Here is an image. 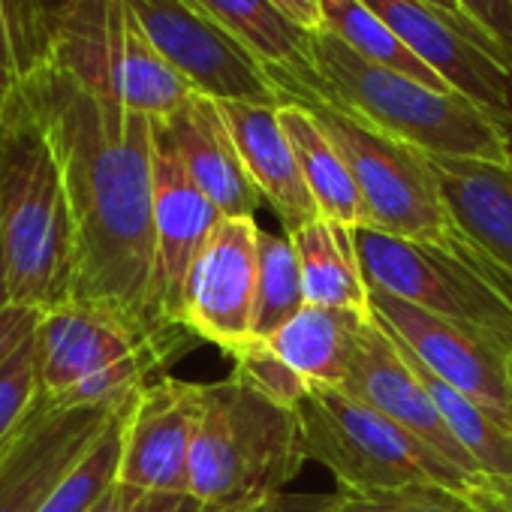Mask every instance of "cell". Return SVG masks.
Listing matches in <instances>:
<instances>
[{
  "instance_id": "obj_1",
  "label": "cell",
  "mask_w": 512,
  "mask_h": 512,
  "mask_svg": "<svg viewBox=\"0 0 512 512\" xmlns=\"http://www.w3.org/2000/svg\"><path fill=\"white\" fill-rule=\"evenodd\" d=\"M22 97L52 145L76 238L73 299L100 302L154 332V130L52 61L22 79Z\"/></svg>"
},
{
  "instance_id": "obj_2",
  "label": "cell",
  "mask_w": 512,
  "mask_h": 512,
  "mask_svg": "<svg viewBox=\"0 0 512 512\" xmlns=\"http://www.w3.org/2000/svg\"><path fill=\"white\" fill-rule=\"evenodd\" d=\"M296 416L308 461L326 467L341 491H443L467 512H512V491L455 467L425 440L341 389H311Z\"/></svg>"
},
{
  "instance_id": "obj_3",
  "label": "cell",
  "mask_w": 512,
  "mask_h": 512,
  "mask_svg": "<svg viewBox=\"0 0 512 512\" xmlns=\"http://www.w3.org/2000/svg\"><path fill=\"white\" fill-rule=\"evenodd\" d=\"M317 97L353 112L428 157L512 163V127L452 88H431L314 31Z\"/></svg>"
},
{
  "instance_id": "obj_4",
  "label": "cell",
  "mask_w": 512,
  "mask_h": 512,
  "mask_svg": "<svg viewBox=\"0 0 512 512\" xmlns=\"http://www.w3.org/2000/svg\"><path fill=\"white\" fill-rule=\"evenodd\" d=\"M0 226L13 305L49 311L73 299L76 238L61 169L22 88L0 121Z\"/></svg>"
},
{
  "instance_id": "obj_5",
  "label": "cell",
  "mask_w": 512,
  "mask_h": 512,
  "mask_svg": "<svg viewBox=\"0 0 512 512\" xmlns=\"http://www.w3.org/2000/svg\"><path fill=\"white\" fill-rule=\"evenodd\" d=\"M34 341L43 404L52 410L124 407L169 359L199 344L187 329L154 332L118 308L85 299L43 311Z\"/></svg>"
},
{
  "instance_id": "obj_6",
  "label": "cell",
  "mask_w": 512,
  "mask_h": 512,
  "mask_svg": "<svg viewBox=\"0 0 512 512\" xmlns=\"http://www.w3.org/2000/svg\"><path fill=\"white\" fill-rule=\"evenodd\" d=\"M308 461L296 410L260 395L238 374L202 383L190 449V494L208 506L256 503L284 491Z\"/></svg>"
},
{
  "instance_id": "obj_7",
  "label": "cell",
  "mask_w": 512,
  "mask_h": 512,
  "mask_svg": "<svg viewBox=\"0 0 512 512\" xmlns=\"http://www.w3.org/2000/svg\"><path fill=\"white\" fill-rule=\"evenodd\" d=\"M49 61L85 91L154 121H166L196 94L124 0H55Z\"/></svg>"
},
{
  "instance_id": "obj_8",
  "label": "cell",
  "mask_w": 512,
  "mask_h": 512,
  "mask_svg": "<svg viewBox=\"0 0 512 512\" xmlns=\"http://www.w3.org/2000/svg\"><path fill=\"white\" fill-rule=\"evenodd\" d=\"M368 293H386L434 317L494 338L512 353V299L503 275L464 241L440 247L377 229H353Z\"/></svg>"
},
{
  "instance_id": "obj_9",
  "label": "cell",
  "mask_w": 512,
  "mask_h": 512,
  "mask_svg": "<svg viewBox=\"0 0 512 512\" xmlns=\"http://www.w3.org/2000/svg\"><path fill=\"white\" fill-rule=\"evenodd\" d=\"M302 106L314 112L338 154L347 160L368 208V229L440 247H455L461 241V232L443 205L428 154L398 142L323 97Z\"/></svg>"
},
{
  "instance_id": "obj_10",
  "label": "cell",
  "mask_w": 512,
  "mask_h": 512,
  "mask_svg": "<svg viewBox=\"0 0 512 512\" xmlns=\"http://www.w3.org/2000/svg\"><path fill=\"white\" fill-rule=\"evenodd\" d=\"M124 4L154 49L196 94L217 103H287L266 64L256 61L190 0H124Z\"/></svg>"
},
{
  "instance_id": "obj_11",
  "label": "cell",
  "mask_w": 512,
  "mask_h": 512,
  "mask_svg": "<svg viewBox=\"0 0 512 512\" xmlns=\"http://www.w3.org/2000/svg\"><path fill=\"white\" fill-rule=\"evenodd\" d=\"M452 91L512 127V64L470 19L428 0H362Z\"/></svg>"
},
{
  "instance_id": "obj_12",
  "label": "cell",
  "mask_w": 512,
  "mask_h": 512,
  "mask_svg": "<svg viewBox=\"0 0 512 512\" xmlns=\"http://www.w3.org/2000/svg\"><path fill=\"white\" fill-rule=\"evenodd\" d=\"M371 314L437 380L512 431V377L503 344L386 293H371Z\"/></svg>"
},
{
  "instance_id": "obj_13",
  "label": "cell",
  "mask_w": 512,
  "mask_h": 512,
  "mask_svg": "<svg viewBox=\"0 0 512 512\" xmlns=\"http://www.w3.org/2000/svg\"><path fill=\"white\" fill-rule=\"evenodd\" d=\"M256 244H260L256 217H223L184 287L181 326L223 353H235L253 341Z\"/></svg>"
},
{
  "instance_id": "obj_14",
  "label": "cell",
  "mask_w": 512,
  "mask_h": 512,
  "mask_svg": "<svg viewBox=\"0 0 512 512\" xmlns=\"http://www.w3.org/2000/svg\"><path fill=\"white\" fill-rule=\"evenodd\" d=\"M154 130V305L169 329L181 326L184 287L193 263L223 214L196 187L184 169L163 124L151 118ZM193 335V332H190Z\"/></svg>"
},
{
  "instance_id": "obj_15",
  "label": "cell",
  "mask_w": 512,
  "mask_h": 512,
  "mask_svg": "<svg viewBox=\"0 0 512 512\" xmlns=\"http://www.w3.org/2000/svg\"><path fill=\"white\" fill-rule=\"evenodd\" d=\"M202 410V383L157 377L124 422L118 482L136 491L190 494V449Z\"/></svg>"
},
{
  "instance_id": "obj_16",
  "label": "cell",
  "mask_w": 512,
  "mask_h": 512,
  "mask_svg": "<svg viewBox=\"0 0 512 512\" xmlns=\"http://www.w3.org/2000/svg\"><path fill=\"white\" fill-rule=\"evenodd\" d=\"M124 407L52 410L40 401L25 431L0 458V512H37L46 494Z\"/></svg>"
},
{
  "instance_id": "obj_17",
  "label": "cell",
  "mask_w": 512,
  "mask_h": 512,
  "mask_svg": "<svg viewBox=\"0 0 512 512\" xmlns=\"http://www.w3.org/2000/svg\"><path fill=\"white\" fill-rule=\"evenodd\" d=\"M341 392H347V395L359 398L362 404L374 407L377 413L389 416L392 422H398L401 428H407L410 434L425 440L431 449H437L455 467H461L473 476H485L473 464V458L464 452V446L455 440V434L449 431L446 419L440 416L431 392L425 389L419 374L407 365V359L398 350V344L392 341V335L374 320V314L362 332L356 359L350 365V374H347V383L341 386Z\"/></svg>"
},
{
  "instance_id": "obj_18",
  "label": "cell",
  "mask_w": 512,
  "mask_h": 512,
  "mask_svg": "<svg viewBox=\"0 0 512 512\" xmlns=\"http://www.w3.org/2000/svg\"><path fill=\"white\" fill-rule=\"evenodd\" d=\"M443 205L464 241L512 290V163L428 157Z\"/></svg>"
},
{
  "instance_id": "obj_19",
  "label": "cell",
  "mask_w": 512,
  "mask_h": 512,
  "mask_svg": "<svg viewBox=\"0 0 512 512\" xmlns=\"http://www.w3.org/2000/svg\"><path fill=\"white\" fill-rule=\"evenodd\" d=\"M160 124L196 187L217 205L223 217H256L263 196L241 163L217 100L193 94L175 115Z\"/></svg>"
},
{
  "instance_id": "obj_20",
  "label": "cell",
  "mask_w": 512,
  "mask_h": 512,
  "mask_svg": "<svg viewBox=\"0 0 512 512\" xmlns=\"http://www.w3.org/2000/svg\"><path fill=\"white\" fill-rule=\"evenodd\" d=\"M281 106L263 103H220L229 124L241 163L260 190L263 202L272 205L287 235L320 220V208L305 184L296 151L281 127Z\"/></svg>"
},
{
  "instance_id": "obj_21",
  "label": "cell",
  "mask_w": 512,
  "mask_h": 512,
  "mask_svg": "<svg viewBox=\"0 0 512 512\" xmlns=\"http://www.w3.org/2000/svg\"><path fill=\"white\" fill-rule=\"evenodd\" d=\"M266 64L287 103H311L320 79L314 67V31L299 28L272 0H190Z\"/></svg>"
},
{
  "instance_id": "obj_22",
  "label": "cell",
  "mask_w": 512,
  "mask_h": 512,
  "mask_svg": "<svg viewBox=\"0 0 512 512\" xmlns=\"http://www.w3.org/2000/svg\"><path fill=\"white\" fill-rule=\"evenodd\" d=\"M368 320L371 311L305 305L263 344L311 389H341L347 383Z\"/></svg>"
},
{
  "instance_id": "obj_23",
  "label": "cell",
  "mask_w": 512,
  "mask_h": 512,
  "mask_svg": "<svg viewBox=\"0 0 512 512\" xmlns=\"http://www.w3.org/2000/svg\"><path fill=\"white\" fill-rule=\"evenodd\" d=\"M281 127L296 151L299 169L305 175V184L320 208V217L341 229H362L368 226V208L365 199L350 175L347 160L338 154L335 142L326 136L314 112L302 103H284L278 109Z\"/></svg>"
},
{
  "instance_id": "obj_24",
  "label": "cell",
  "mask_w": 512,
  "mask_h": 512,
  "mask_svg": "<svg viewBox=\"0 0 512 512\" xmlns=\"http://www.w3.org/2000/svg\"><path fill=\"white\" fill-rule=\"evenodd\" d=\"M290 241L299 253L308 305L371 311V293L356 260L350 229L332 226L329 220L320 217L290 232Z\"/></svg>"
},
{
  "instance_id": "obj_25",
  "label": "cell",
  "mask_w": 512,
  "mask_h": 512,
  "mask_svg": "<svg viewBox=\"0 0 512 512\" xmlns=\"http://www.w3.org/2000/svg\"><path fill=\"white\" fill-rule=\"evenodd\" d=\"M320 31L341 40L359 58L380 64L386 70L404 73L431 88H449L434 70H428L398 34L362 0H320Z\"/></svg>"
},
{
  "instance_id": "obj_26",
  "label": "cell",
  "mask_w": 512,
  "mask_h": 512,
  "mask_svg": "<svg viewBox=\"0 0 512 512\" xmlns=\"http://www.w3.org/2000/svg\"><path fill=\"white\" fill-rule=\"evenodd\" d=\"M305 284L299 253L284 232L260 229L256 244V296H253V341H269L305 308Z\"/></svg>"
},
{
  "instance_id": "obj_27",
  "label": "cell",
  "mask_w": 512,
  "mask_h": 512,
  "mask_svg": "<svg viewBox=\"0 0 512 512\" xmlns=\"http://www.w3.org/2000/svg\"><path fill=\"white\" fill-rule=\"evenodd\" d=\"M130 407L115 413V419L106 425V431L61 476V482L46 494V500L40 503L37 512H91L103 500V494L118 482V473H121L124 422H127Z\"/></svg>"
},
{
  "instance_id": "obj_28",
  "label": "cell",
  "mask_w": 512,
  "mask_h": 512,
  "mask_svg": "<svg viewBox=\"0 0 512 512\" xmlns=\"http://www.w3.org/2000/svg\"><path fill=\"white\" fill-rule=\"evenodd\" d=\"M52 0H0V64L28 79L52 46Z\"/></svg>"
},
{
  "instance_id": "obj_29",
  "label": "cell",
  "mask_w": 512,
  "mask_h": 512,
  "mask_svg": "<svg viewBox=\"0 0 512 512\" xmlns=\"http://www.w3.org/2000/svg\"><path fill=\"white\" fill-rule=\"evenodd\" d=\"M34 338L0 368V455L16 443V437L25 431V425L31 422L34 410L43 401Z\"/></svg>"
},
{
  "instance_id": "obj_30",
  "label": "cell",
  "mask_w": 512,
  "mask_h": 512,
  "mask_svg": "<svg viewBox=\"0 0 512 512\" xmlns=\"http://www.w3.org/2000/svg\"><path fill=\"white\" fill-rule=\"evenodd\" d=\"M229 359L235 362L232 374H238L247 386L290 410H296L311 392V386L290 365H284L263 341H250L238 347L235 353H229Z\"/></svg>"
},
{
  "instance_id": "obj_31",
  "label": "cell",
  "mask_w": 512,
  "mask_h": 512,
  "mask_svg": "<svg viewBox=\"0 0 512 512\" xmlns=\"http://www.w3.org/2000/svg\"><path fill=\"white\" fill-rule=\"evenodd\" d=\"M329 512H467V509L443 491H395V494L335 491Z\"/></svg>"
},
{
  "instance_id": "obj_32",
  "label": "cell",
  "mask_w": 512,
  "mask_h": 512,
  "mask_svg": "<svg viewBox=\"0 0 512 512\" xmlns=\"http://www.w3.org/2000/svg\"><path fill=\"white\" fill-rule=\"evenodd\" d=\"M458 10L482 28L512 64V0H455Z\"/></svg>"
},
{
  "instance_id": "obj_33",
  "label": "cell",
  "mask_w": 512,
  "mask_h": 512,
  "mask_svg": "<svg viewBox=\"0 0 512 512\" xmlns=\"http://www.w3.org/2000/svg\"><path fill=\"white\" fill-rule=\"evenodd\" d=\"M40 317H43V311L25 308V305L0 308V368H4L37 335Z\"/></svg>"
},
{
  "instance_id": "obj_34",
  "label": "cell",
  "mask_w": 512,
  "mask_h": 512,
  "mask_svg": "<svg viewBox=\"0 0 512 512\" xmlns=\"http://www.w3.org/2000/svg\"><path fill=\"white\" fill-rule=\"evenodd\" d=\"M214 506L202 503L193 494H169V491H142L130 512H211Z\"/></svg>"
},
{
  "instance_id": "obj_35",
  "label": "cell",
  "mask_w": 512,
  "mask_h": 512,
  "mask_svg": "<svg viewBox=\"0 0 512 512\" xmlns=\"http://www.w3.org/2000/svg\"><path fill=\"white\" fill-rule=\"evenodd\" d=\"M332 494H275L253 512H329Z\"/></svg>"
},
{
  "instance_id": "obj_36",
  "label": "cell",
  "mask_w": 512,
  "mask_h": 512,
  "mask_svg": "<svg viewBox=\"0 0 512 512\" xmlns=\"http://www.w3.org/2000/svg\"><path fill=\"white\" fill-rule=\"evenodd\" d=\"M272 4L290 16L305 31H320V0H272Z\"/></svg>"
},
{
  "instance_id": "obj_37",
  "label": "cell",
  "mask_w": 512,
  "mask_h": 512,
  "mask_svg": "<svg viewBox=\"0 0 512 512\" xmlns=\"http://www.w3.org/2000/svg\"><path fill=\"white\" fill-rule=\"evenodd\" d=\"M139 494H142V491H136V488L124 485V482H115L91 512H130V506L136 503V497H139Z\"/></svg>"
},
{
  "instance_id": "obj_38",
  "label": "cell",
  "mask_w": 512,
  "mask_h": 512,
  "mask_svg": "<svg viewBox=\"0 0 512 512\" xmlns=\"http://www.w3.org/2000/svg\"><path fill=\"white\" fill-rule=\"evenodd\" d=\"M19 88H22V79L10 67L0 64V121H4V115L10 112L13 100L19 97Z\"/></svg>"
},
{
  "instance_id": "obj_39",
  "label": "cell",
  "mask_w": 512,
  "mask_h": 512,
  "mask_svg": "<svg viewBox=\"0 0 512 512\" xmlns=\"http://www.w3.org/2000/svg\"><path fill=\"white\" fill-rule=\"evenodd\" d=\"M13 305L10 293V260H7V241H4V226H0V308Z\"/></svg>"
},
{
  "instance_id": "obj_40",
  "label": "cell",
  "mask_w": 512,
  "mask_h": 512,
  "mask_svg": "<svg viewBox=\"0 0 512 512\" xmlns=\"http://www.w3.org/2000/svg\"><path fill=\"white\" fill-rule=\"evenodd\" d=\"M266 500H269V497H266ZM260 503H263V500H256V503H235V506H214L211 512H253Z\"/></svg>"
},
{
  "instance_id": "obj_41",
  "label": "cell",
  "mask_w": 512,
  "mask_h": 512,
  "mask_svg": "<svg viewBox=\"0 0 512 512\" xmlns=\"http://www.w3.org/2000/svg\"><path fill=\"white\" fill-rule=\"evenodd\" d=\"M428 4H434V7H440V10H449V13H455V16H464V13L458 10L455 0H428ZM464 19H467V16H464Z\"/></svg>"
},
{
  "instance_id": "obj_42",
  "label": "cell",
  "mask_w": 512,
  "mask_h": 512,
  "mask_svg": "<svg viewBox=\"0 0 512 512\" xmlns=\"http://www.w3.org/2000/svg\"><path fill=\"white\" fill-rule=\"evenodd\" d=\"M506 296H509V299H512V290H509V293H506Z\"/></svg>"
},
{
  "instance_id": "obj_43",
  "label": "cell",
  "mask_w": 512,
  "mask_h": 512,
  "mask_svg": "<svg viewBox=\"0 0 512 512\" xmlns=\"http://www.w3.org/2000/svg\"><path fill=\"white\" fill-rule=\"evenodd\" d=\"M4 455H7V452H4ZM4 455H0V458H4Z\"/></svg>"
}]
</instances>
